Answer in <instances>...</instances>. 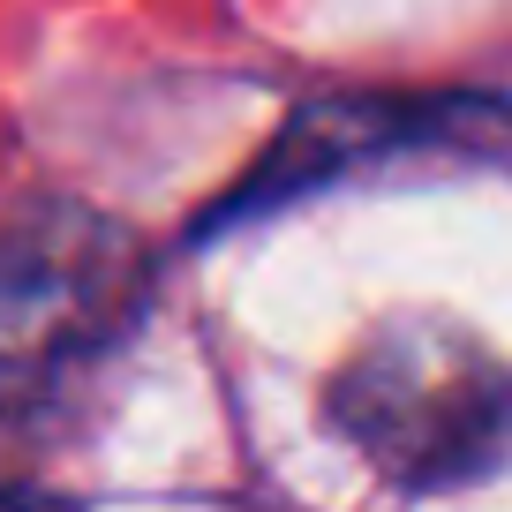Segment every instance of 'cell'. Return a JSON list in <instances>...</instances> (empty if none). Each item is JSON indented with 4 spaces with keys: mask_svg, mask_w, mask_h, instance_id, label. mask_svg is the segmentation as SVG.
<instances>
[{
    "mask_svg": "<svg viewBox=\"0 0 512 512\" xmlns=\"http://www.w3.org/2000/svg\"><path fill=\"white\" fill-rule=\"evenodd\" d=\"M144 294L151 256L121 219L46 204L0 234V452H16L68 384L121 347Z\"/></svg>",
    "mask_w": 512,
    "mask_h": 512,
    "instance_id": "cell-1",
    "label": "cell"
},
{
    "mask_svg": "<svg viewBox=\"0 0 512 512\" xmlns=\"http://www.w3.org/2000/svg\"><path fill=\"white\" fill-rule=\"evenodd\" d=\"M332 430L400 490H460L512 452V369L452 324H392L332 377Z\"/></svg>",
    "mask_w": 512,
    "mask_h": 512,
    "instance_id": "cell-2",
    "label": "cell"
},
{
    "mask_svg": "<svg viewBox=\"0 0 512 512\" xmlns=\"http://www.w3.org/2000/svg\"><path fill=\"white\" fill-rule=\"evenodd\" d=\"M490 136H512V106L482 91H452V98H317L302 106L287 128H279V144L249 166L226 204H211V219L196 226V241L219 234V226H241L256 219L264 204H287V196H309L324 181L354 174V166L384 159V151H475Z\"/></svg>",
    "mask_w": 512,
    "mask_h": 512,
    "instance_id": "cell-3",
    "label": "cell"
},
{
    "mask_svg": "<svg viewBox=\"0 0 512 512\" xmlns=\"http://www.w3.org/2000/svg\"><path fill=\"white\" fill-rule=\"evenodd\" d=\"M0 512H76V505L53 490H31V482H0Z\"/></svg>",
    "mask_w": 512,
    "mask_h": 512,
    "instance_id": "cell-4",
    "label": "cell"
}]
</instances>
